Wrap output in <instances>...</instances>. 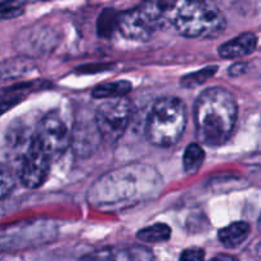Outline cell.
I'll return each instance as SVG.
<instances>
[{
  "mask_svg": "<svg viewBox=\"0 0 261 261\" xmlns=\"http://www.w3.org/2000/svg\"><path fill=\"white\" fill-rule=\"evenodd\" d=\"M120 13H117L114 8H106L102 10L97 20V33L103 38L111 37L112 33L119 30Z\"/></svg>",
  "mask_w": 261,
  "mask_h": 261,
  "instance_id": "18",
  "label": "cell"
},
{
  "mask_svg": "<svg viewBox=\"0 0 261 261\" xmlns=\"http://www.w3.org/2000/svg\"><path fill=\"white\" fill-rule=\"evenodd\" d=\"M250 231H251L250 224L246 223V222H233V223L219 229L218 239L224 247L234 249V247L240 246V245L246 241Z\"/></svg>",
  "mask_w": 261,
  "mask_h": 261,
  "instance_id": "14",
  "label": "cell"
},
{
  "mask_svg": "<svg viewBox=\"0 0 261 261\" xmlns=\"http://www.w3.org/2000/svg\"><path fill=\"white\" fill-rule=\"evenodd\" d=\"M147 166H127L99 178L89 190V200L99 208H116L139 203L143 195H150L160 176Z\"/></svg>",
  "mask_w": 261,
  "mask_h": 261,
  "instance_id": "2",
  "label": "cell"
},
{
  "mask_svg": "<svg viewBox=\"0 0 261 261\" xmlns=\"http://www.w3.org/2000/svg\"><path fill=\"white\" fill-rule=\"evenodd\" d=\"M30 64L24 60H9L0 64V82L20 76L30 70Z\"/></svg>",
  "mask_w": 261,
  "mask_h": 261,
  "instance_id": "20",
  "label": "cell"
},
{
  "mask_svg": "<svg viewBox=\"0 0 261 261\" xmlns=\"http://www.w3.org/2000/svg\"><path fill=\"white\" fill-rule=\"evenodd\" d=\"M256 252H257V256L260 257L261 259V242L259 245H257V247H256Z\"/></svg>",
  "mask_w": 261,
  "mask_h": 261,
  "instance_id": "27",
  "label": "cell"
},
{
  "mask_svg": "<svg viewBox=\"0 0 261 261\" xmlns=\"http://www.w3.org/2000/svg\"><path fill=\"white\" fill-rule=\"evenodd\" d=\"M204 160H205V153H204L203 148L196 143H191L186 147L185 153L182 157V165L184 170L189 175L196 173L200 167L203 166Z\"/></svg>",
  "mask_w": 261,
  "mask_h": 261,
  "instance_id": "17",
  "label": "cell"
},
{
  "mask_svg": "<svg viewBox=\"0 0 261 261\" xmlns=\"http://www.w3.org/2000/svg\"><path fill=\"white\" fill-rule=\"evenodd\" d=\"M259 226H260V228H261V216H260V219H259Z\"/></svg>",
  "mask_w": 261,
  "mask_h": 261,
  "instance_id": "28",
  "label": "cell"
},
{
  "mask_svg": "<svg viewBox=\"0 0 261 261\" xmlns=\"http://www.w3.org/2000/svg\"><path fill=\"white\" fill-rule=\"evenodd\" d=\"M36 138L50 157L63 154L71 145V132L58 112H48L41 119Z\"/></svg>",
  "mask_w": 261,
  "mask_h": 261,
  "instance_id": "6",
  "label": "cell"
},
{
  "mask_svg": "<svg viewBox=\"0 0 261 261\" xmlns=\"http://www.w3.org/2000/svg\"><path fill=\"white\" fill-rule=\"evenodd\" d=\"M154 255L143 246L106 247L84 255L79 261H153Z\"/></svg>",
  "mask_w": 261,
  "mask_h": 261,
  "instance_id": "10",
  "label": "cell"
},
{
  "mask_svg": "<svg viewBox=\"0 0 261 261\" xmlns=\"http://www.w3.org/2000/svg\"><path fill=\"white\" fill-rule=\"evenodd\" d=\"M186 122L185 103L177 97H163L153 105L148 115L145 137L155 147H171L182 137Z\"/></svg>",
  "mask_w": 261,
  "mask_h": 261,
  "instance_id": "3",
  "label": "cell"
},
{
  "mask_svg": "<svg viewBox=\"0 0 261 261\" xmlns=\"http://www.w3.org/2000/svg\"><path fill=\"white\" fill-rule=\"evenodd\" d=\"M217 70H218V66L217 65L205 66V68L200 69V70L194 71V73L182 76L180 83L185 88H195V87H199L205 83V82H208L217 73Z\"/></svg>",
  "mask_w": 261,
  "mask_h": 261,
  "instance_id": "19",
  "label": "cell"
},
{
  "mask_svg": "<svg viewBox=\"0 0 261 261\" xmlns=\"http://www.w3.org/2000/svg\"><path fill=\"white\" fill-rule=\"evenodd\" d=\"M36 133L24 124H13L8 127L4 138L5 155L10 160L20 162L25 153L35 143Z\"/></svg>",
  "mask_w": 261,
  "mask_h": 261,
  "instance_id": "9",
  "label": "cell"
},
{
  "mask_svg": "<svg viewBox=\"0 0 261 261\" xmlns=\"http://www.w3.org/2000/svg\"><path fill=\"white\" fill-rule=\"evenodd\" d=\"M119 31L125 38L133 41H148L155 32L139 7L120 14Z\"/></svg>",
  "mask_w": 261,
  "mask_h": 261,
  "instance_id": "11",
  "label": "cell"
},
{
  "mask_svg": "<svg viewBox=\"0 0 261 261\" xmlns=\"http://www.w3.org/2000/svg\"><path fill=\"white\" fill-rule=\"evenodd\" d=\"M133 84L129 81H117L111 83H105L101 86H97L92 91V96L98 99H111V98H121L127 93L132 92Z\"/></svg>",
  "mask_w": 261,
  "mask_h": 261,
  "instance_id": "15",
  "label": "cell"
},
{
  "mask_svg": "<svg viewBox=\"0 0 261 261\" xmlns=\"http://www.w3.org/2000/svg\"><path fill=\"white\" fill-rule=\"evenodd\" d=\"M257 46L256 35L251 32H245L237 37L222 43L218 48V54L223 59L245 58L255 51Z\"/></svg>",
  "mask_w": 261,
  "mask_h": 261,
  "instance_id": "13",
  "label": "cell"
},
{
  "mask_svg": "<svg viewBox=\"0 0 261 261\" xmlns=\"http://www.w3.org/2000/svg\"><path fill=\"white\" fill-rule=\"evenodd\" d=\"M239 107L233 94L222 87H213L198 97L194 109L196 137L209 147L228 142L233 133Z\"/></svg>",
  "mask_w": 261,
  "mask_h": 261,
  "instance_id": "1",
  "label": "cell"
},
{
  "mask_svg": "<svg viewBox=\"0 0 261 261\" xmlns=\"http://www.w3.org/2000/svg\"><path fill=\"white\" fill-rule=\"evenodd\" d=\"M50 158L36 138L31 149L19 162L20 181L25 188L37 189L45 182L50 172Z\"/></svg>",
  "mask_w": 261,
  "mask_h": 261,
  "instance_id": "7",
  "label": "cell"
},
{
  "mask_svg": "<svg viewBox=\"0 0 261 261\" xmlns=\"http://www.w3.org/2000/svg\"><path fill=\"white\" fill-rule=\"evenodd\" d=\"M173 27L185 37H216L226 30V18L213 2L196 0L185 8Z\"/></svg>",
  "mask_w": 261,
  "mask_h": 261,
  "instance_id": "4",
  "label": "cell"
},
{
  "mask_svg": "<svg viewBox=\"0 0 261 261\" xmlns=\"http://www.w3.org/2000/svg\"><path fill=\"white\" fill-rule=\"evenodd\" d=\"M27 0H4L0 3V17L14 18L22 14Z\"/></svg>",
  "mask_w": 261,
  "mask_h": 261,
  "instance_id": "21",
  "label": "cell"
},
{
  "mask_svg": "<svg viewBox=\"0 0 261 261\" xmlns=\"http://www.w3.org/2000/svg\"><path fill=\"white\" fill-rule=\"evenodd\" d=\"M194 2L196 0H145L139 8L157 32L175 24L185 8Z\"/></svg>",
  "mask_w": 261,
  "mask_h": 261,
  "instance_id": "8",
  "label": "cell"
},
{
  "mask_svg": "<svg viewBox=\"0 0 261 261\" xmlns=\"http://www.w3.org/2000/svg\"><path fill=\"white\" fill-rule=\"evenodd\" d=\"M15 186L14 177L12 173L5 168L0 167V199L5 198L12 193V190Z\"/></svg>",
  "mask_w": 261,
  "mask_h": 261,
  "instance_id": "22",
  "label": "cell"
},
{
  "mask_svg": "<svg viewBox=\"0 0 261 261\" xmlns=\"http://www.w3.org/2000/svg\"><path fill=\"white\" fill-rule=\"evenodd\" d=\"M211 261H240L236 256H232V255L227 254H218L217 256H214Z\"/></svg>",
  "mask_w": 261,
  "mask_h": 261,
  "instance_id": "26",
  "label": "cell"
},
{
  "mask_svg": "<svg viewBox=\"0 0 261 261\" xmlns=\"http://www.w3.org/2000/svg\"><path fill=\"white\" fill-rule=\"evenodd\" d=\"M205 260V251L199 247H190L181 252L180 261H204Z\"/></svg>",
  "mask_w": 261,
  "mask_h": 261,
  "instance_id": "23",
  "label": "cell"
},
{
  "mask_svg": "<svg viewBox=\"0 0 261 261\" xmlns=\"http://www.w3.org/2000/svg\"><path fill=\"white\" fill-rule=\"evenodd\" d=\"M171 233L172 232L167 224L155 223L138 231L137 237L138 240H140L142 242H147V244H160V242L168 241Z\"/></svg>",
  "mask_w": 261,
  "mask_h": 261,
  "instance_id": "16",
  "label": "cell"
},
{
  "mask_svg": "<svg viewBox=\"0 0 261 261\" xmlns=\"http://www.w3.org/2000/svg\"><path fill=\"white\" fill-rule=\"evenodd\" d=\"M102 140L96 119L79 120L71 132V145L78 155H89Z\"/></svg>",
  "mask_w": 261,
  "mask_h": 261,
  "instance_id": "12",
  "label": "cell"
},
{
  "mask_svg": "<svg viewBox=\"0 0 261 261\" xmlns=\"http://www.w3.org/2000/svg\"><path fill=\"white\" fill-rule=\"evenodd\" d=\"M132 114V102L124 97L105 101L94 112V119L102 140L107 143L117 142L126 132Z\"/></svg>",
  "mask_w": 261,
  "mask_h": 261,
  "instance_id": "5",
  "label": "cell"
},
{
  "mask_svg": "<svg viewBox=\"0 0 261 261\" xmlns=\"http://www.w3.org/2000/svg\"><path fill=\"white\" fill-rule=\"evenodd\" d=\"M246 68L247 65L245 63H236L232 66H229L228 74L231 76H233V78H237V76H241L246 71Z\"/></svg>",
  "mask_w": 261,
  "mask_h": 261,
  "instance_id": "25",
  "label": "cell"
},
{
  "mask_svg": "<svg viewBox=\"0 0 261 261\" xmlns=\"http://www.w3.org/2000/svg\"><path fill=\"white\" fill-rule=\"evenodd\" d=\"M20 99H22V97L15 96V97H12V98L4 99V101L0 102V115H3L4 112H7L8 110L12 109L13 106H15L18 102H20Z\"/></svg>",
  "mask_w": 261,
  "mask_h": 261,
  "instance_id": "24",
  "label": "cell"
}]
</instances>
